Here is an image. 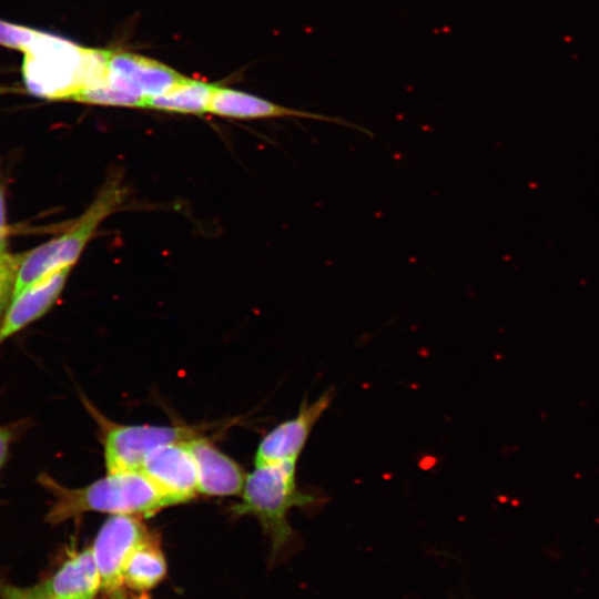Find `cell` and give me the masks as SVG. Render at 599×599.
<instances>
[{
	"label": "cell",
	"instance_id": "1",
	"mask_svg": "<svg viewBox=\"0 0 599 599\" xmlns=\"http://www.w3.org/2000/svg\"><path fill=\"white\" fill-rule=\"evenodd\" d=\"M18 50L23 53L26 89L34 97L73 101L82 90L105 80L110 50L87 48L32 28Z\"/></svg>",
	"mask_w": 599,
	"mask_h": 599
},
{
	"label": "cell",
	"instance_id": "2",
	"mask_svg": "<svg viewBox=\"0 0 599 599\" xmlns=\"http://www.w3.org/2000/svg\"><path fill=\"white\" fill-rule=\"evenodd\" d=\"M297 461L255 466L247 474L241 500L231 507L233 516L255 517L271 542L272 560L288 555L300 539L288 521L293 508L316 509L325 497L298 487Z\"/></svg>",
	"mask_w": 599,
	"mask_h": 599
},
{
	"label": "cell",
	"instance_id": "3",
	"mask_svg": "<svg viewBox=\"0 0 599 599\" xmlns=\"http://www.w3.org/2000/svg\"><path fill=\"white\" fill-rule=\"evenodd\" d=\"M38 483L53 497L45 515L52 525L89 511L149 517L171 506L141 471L108 473L79 488L65 487L47 473L38 476Z\"/></svg>",
	"mask_w": 599,
	"mask_h": 599
},
{
	"label": "cell",
	"instance_id": "4",
	"mask_svg": "<svg viewBox=\"0 0 599 599\" xmlns=\"http://www.w3.org/2000/svg\"><path fill=\"white\" fill-rule=\"evenodd\" d=\"M119 179H109L91 205L65 232L22 253L13 295L64 267H72L81 256L97 229L124 200Z\"/></svg>",
	"mask_w": 599,
	"mask_h": 599
},
{
	"label": "cell",
	"instance_id": "5",
	"mask_svg": "<svg viewBox=\"0 0 599 599\" xmlns=\"http://www.w3.org/2000/svg\"><path fill=\"white\" fill-rule=\"evenodd\" d=\"M102 434L103 456L109 474L140 471L145 456L155 447L174 441H189L202 436L191 426L123 425L110 422L83 400Z\"/></svg>",
	"mask_w": 599,
	"mask_h": 599
},
{
	"label": "cell",
	"instance_id": "6",
	"mask_svg": "<svg viewBox=\"0 0 599 599\" xmlns=\"http://www.w3.org/2000/svg\"><path fill=\"white\" fill-rule=\"evenodd\" d=\"M189 78L176 70L148 57L110 50L105 83L126 97L133 108H144L145 103L162 95Z\"/></svg>",
	"mask_w": 599,
	"mask_h": 599
},
{
	"label": "cell",
	"instance_id": "7",
	"mask_svg": "<svg viewBox=\"0 0 599 599\" xmlns=\"http://www.w3.org/2000/svg\"><path fill=\"white\" fill-rule=\"evenodd\" d=\"M142 517L112 515L101 526L92 545L101 589L112 593L123 586L125 564L134 549L150 534Z\"/></svg>",
	"mask_w": 599,
	"mask_h": 599
},
{
	"label": "cell",
	"instance_id": "8",
	"mask_svg": "<svg viewBox=\"0 0 599 599\" xmlns=\"http://www.w3.org/2000/svg\"><path fill=\"white\" fill-rule=\"evenodd\" d=\"M140 471L171 506L191 501L199 494L196 464L186 441L153 448Z\"/></svg>",
	"mask_w": 599,
	"mask_h": 599
},
{
	"label": "cell",
	"instance_id": "9",
	"mask_svg": "<svg viewBox=\"0 0 599 599\" xmlns=\"http://www.w3.org/2000/svg\"><path fill=\"white\" fill-rule=\"evenodd\" d=\"M334 397L332 388L323 392L314 402L304 398L297 414L272 428L260 441L255 466L297 461L308 438Z\"/></svg>",
	"mask_w": 599,
	"mask_h": 599
},
{
	"label": "cell",
	"instance_id": "10",
	"mask_svg": "<svg viewBox=\"0 0 599 599\" xmlns=\"http://www.w3.org/2000/svg\"><path fill=\"white\" fill-rule=\"evenodd\" d=\"M207 113L244 120L272 118L311 119L341 124L372 136L370 131L366 128L342 118L287 108L254 94L220 85H216L213 91Z\"/></svg>",
	"mask_w": 599,
	"mask_h": 599
},
{
	"label": "cell",
	"instance_id": "11",
	"mask_svg": "<svg viewBox=\"0 0 599 599\" xmlns=\"http://www.w3.org/2000/svg\"><path fill=\"white\" fill-rule=\"evenodd\" d=\"M70 271H54L13 295L0 323V345L49 312L62 294Z\"/></svg>",
	"mask_w": 599,
	"mask_h": 599
},
{
	"label": "cell",
	"instance_id": "12",
	"mask_svg": "<svg viewBox=\"0 0 599 599\" xmlns=\"http://www.w3.org/2000/svg\"><path fill=\"white\" fill-rule=\"evenodd\" d=\"M196 464L199 494L224 497L242 494L247 474L204 435L186 441Z\"/></svg>",
	"mask_w": 599,
	"mask_h": 599
},
{
	"label": "cell",
	"instance_id": "13",
	"mask_svg": "<svg viewBox=\"0 0 599 599\" xmlns=\"http://www.w3.org/2000/svg\"><path fill=\"white\" fill-rule=\"evenodd\" d=\"M38 587L45 599H94L101 589V579L91 548L73 552Z\"/></svg>",
	"mask_w": 599,
	"mask_h": 599
},
{
	"label": "cell",
	"instance_id": "14",
	"mask_svg": "<svg viewBox=\"0 0 599 599\" xmlns=\"http://www.w3.org/2000/svg\"><path fill=\"white\" fill-rule=\"evenodd\" d=\"M166 575V561L156 535L148 537L129 557L123 585L136 591H146L159 585Z\"/></svg>",
	"mask_w": 599,
	"mask_h": 599
},
{
	"label": "cell",
	"instance_id": "15",
	"mask_svg": "<svg viewBox=\"0 0 599 599\" xmlns=\"http://www.w3.org/2000/svg\"><path fill=\"white\" fill-rule=\"evenodd\" d=\"M216 85L189 78L169 92L150 99L144 108L165 112L204 114L209 112L210 101Z\"/></svg>",
	"mask_w": 599,
	"mask_h": 599
},
{
	"label": "cell",
	"instance_id": "16",
	"mask_svg": "<svg viewBox=\"0 0 599 599\" xmlns=\"http://www.w3.org/2000/svg\"><path fill=\"white\" fill-rule=\"evenodd\" d=\"M21 260L22 253H0V323L13 297Z\"/></svg>",
	"mask_w": 599,
	"mask_h": 599
},
{
	"label": "cell",
	"instance_id": "17",
	"mask_svg": "<svg viewBox=\"0 0 599 599\" xmlns=\"http://www.w3.org/2000/svg\"><path fill=\"white\" fill-rule=\"evenodd\" d=\"M14 427L0 425V469L4 465L10 445L13 440Z\"/></svg>",
	"mask_w": 599,
	"mask_h": 599
},
{
	"label": "cell",
	"instance_id": "18",
	"mask_svg": "<svg viewBox=\"0 0 599 599\" xmlns=\"http://www.w3.org/2000/svg\"><path fill=\"white\" fill-rule=\"evenodd\" d=\"M9 226L6 216V201L2 189H0V253L7 252Z\"/></svg>",
	"mask_w": 599,
	"mask_h": 599
},
{
	"label": "cell",
	"instance_id": "19",
	"mask_svg": "<svg viewBox=\"0 0 599 599\" xmlns=\"http://www.w3.org/2000/svg\"><path fill=\"white\" fill-rule=\"evenodd\" d=\"M110 595H111V599H126L124 596V592L121 589Z\"/></svg>",
	"mask_w": 599,
	"mask_h": 599
},
{
	"label": "cell",
	"instance_id": "20",
	"mask_svg": "<svg viewBox=\"0 0 599 599\" xmlns=\"http://www.w3.org/2000/svg\"><path fill=\"white\" fill-rule=\"evenodd\" d=\"M134 599H150L145 593H142L139 597H135Z\"/></svg>",
	"mask_w": 599,
	"mask_h": 599
}]
</instances>
